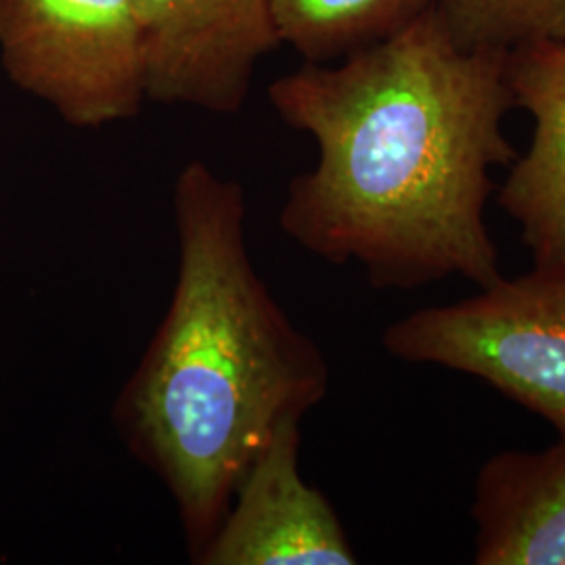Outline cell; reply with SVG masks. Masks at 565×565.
I'll return each instance as SVG.
<instances>
[{
    "label": "cell",
    "mask_w": 565,
    "mask_h": 565,
    "mask_svg": "<svg viewBox=\"0 0 565 565\" xmlns=\"http://www.w3.org/2000/svg\"><path fill=\"white\" fill-rule=\"evenodd\" d=\"M507 53L463 49L429 7L338 67L306 61L273 82V109L319 147L289 184L282 233L324 263L363 266L375 289L499 281L484 212L490 168L518 158L503 132Z\"/></svg>",
    "instance_id": "obj_1"
},
{
    "label": "cell",
    "mask_w": 565,
    "mask_h": 565,
    "mask_svg": "<svg viewBox=\"0 0 565 565\" xmlns=\"http://www.w3.org/2000/svg\"><path fill=\"white\" fill-rule=\"evenodd\" d=\"M172 212L177 282L114 422L170 492L195 562L277 429L323 403L329 364L254 268L239 182L191 160Z\"/></svg>",
    "instance_id": "obj_2"
},
{
    "label": "cell",
    "mask_w": 565,
    "mask_h": 565,
    "mask_svg": "<svg viewBox=\"0 0 565 565\" xmlns=\"http://www.w3.org/2000/svg\"><path fill=\"white\" fill-rule=\"evenodd\" d=\"M382 343L404 363L482 380L565 440V263L534 264L461 302L415 310L390 324Z\"/></svg>",
    "instance_id": "obj_3"
},
{
    "label": "cell",
    "mask_w": 565,
    "mask_h": 565,
    "mask_svg": "<svg viewBox=\"0 0 565 565\" xmlns=\"http://www.w3.org/2000/svg\"><path fill=\"white\" fill-rule=\"evenodd\" d=\"M0 65L76 128L132 120L149 102L132 0H0Z\"/></svg>",
    "instance_id": "obj_4"
},
{
    "label": "cell",
    "mask_w": 565,
    "mask_h": 565,
    "mask_svg": "<svg viewBox=\"0 0 565 565\" xmlns=\"http://www.w3.org/2000/svg\"><path fill=\"white\" fill-rule=\"evenodd\" d=\"M147 99L218 116L242 111L254 72L281 41L270 0H132Z\"/></svg>",
    "instance_id": "obj_5"
},
{
    "label": "cell",
    "mask_w": 565,
    "mask_h": 565,
    "mask_svg": "<svg viewBox=\"0 0 565 565\" xmlns=\"http://www.w3.org/2000/svg\"><path fill=\"white\" fill-rule=\"evenodd\" d=\"M285 422L252 461L198 565H352L333 505L300 473L302 431Z\"/></svg>",
    "instance_id": "obj_6"
},
{
    "label": "cell",
    "mask_w": 565,
    "mask_h": 565,
    "mask_svg": "<svg viewBox=\"0 0 565 565\" xmlns=\"http://www.w3.org/2000/svg\"><path fill=\"white\" fill-rule=\"evenodd\" d=\"M513 107L534 120L527 153L515 158L499 203L520 224L539 266L565 263V42L534 41L507 53Z\"/></svg>",
    "instance_id": "obj_7"
},
{
    "label": "cell",
    "mask_w": 565,
    "mask_h": 565,
    "mask_svg": "<svg viewBox=\"0 0 565 565\" xmlns=\"http://www.w3.org/2000/svg\"><path fill=\"white\" fill-rule=\"evenodd\" d=\"M471 518L473 564L565 565V440L490 457Z\"/></svg>",
    "instance_id": "obj_8"
},
{
    "label": "cell",
    "mask_w": 565,
    "mask_h": 565,
    "mask_svg": "<svg viewBox=\"0 0 565 565\" xmlns=\"http://www.w3.org/2000/svg\"><path fill=\"white\" fill-rule=\"evenodd\" d=\"M434 0H270L279 41L310 63L348 57L417 20Z\"/></svg>",
    "instance_id": "obj_9"
},
{
    "label": "cell",
    "mask_w": 565,
    "mask_h": 565,
    "mask_svg": "<svg viewBox=\"0 0 565 565\" xmlns=\"http://www.w3.org/2000/svg\"><path fill=\"white\" fill-rule=\"evenodd\" d=\"M463 49L511 51L534 41L565 42V0H434Z\"/></svg>",
    "instance_id": "obj_10"
}]
</instances>
